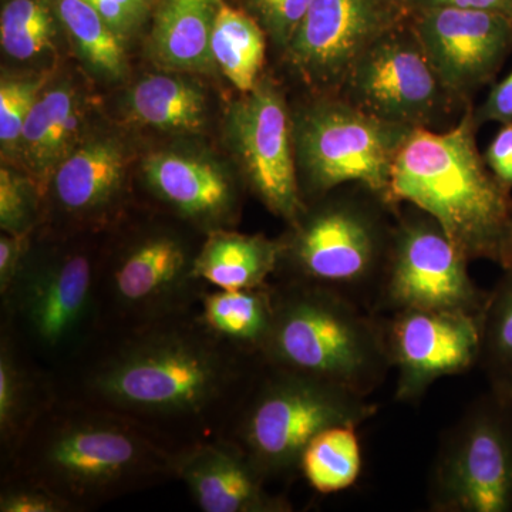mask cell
I'll return each instance as SVG.
<instances>
[{
  "mask_svg": "<svg viewBox=\"0 0 512 512\" xmlns=\"http://www.w3.org/2000/svg\"><path fill=\"white\" fill-rule=\"evenodd\" d=\"M202 239L194 242L173 225L148 224L128 231L110 251H103L104 333L141 328L195 311L210 288L195 272Z\"/></svg>",
  "mask_w": 512,
  "mask_h": 512,
  "instance_id": "ba28073f",
  "label": "cell"
},
{
  "mask_svg": "<svg viewBox=\"0 0 512 512\" xmlns=\"http://www.w3.org/2000/svg\"><path fill=\"white\" fill-rule=\"evenodd\" d=\"M512 266V222L510 229V237H508L507 251H505V261L503 268H511Z\"/></svg>",
  "mask_w": 512,
  "mask_h": 512,
  "instance_id": "ab89813d",
  "label": "cell"
},
{
  "mask_svg": "<svg viewBox=\"0 0 512 512\" xmlns=\"http://www.w3.org/2000/svg\"><path fill=\"white\" fill-rule=\"evenodd\" d=\"M407 18L389 0H312L284 49L286 63L315 92L339 93L363 53Z\"/></svg>",
  "mask_w": 512,
  "mask_h": 512,
  "instance_id": "5bb4252c",
  "label": "cell"
},
{
  "mask_svg": "<svg viewBox=\"0 0 512 512\" xmlns=\"http://www.w3.org/2000/svg\"><path fill=\"white\" fill-rule=\"evenodd\" d=\"M121 40L127 42L143 25L151 0H84Z\"/></svg>",
  "mask_w": 512,
  "mask_h": 512,
  "instance_id": "e575fe53",
  "label": "cell"
},
{
  "mask_svg": "<svg viewBox=\"0 0 512 512\" xmlns=\"http://www.w3.org/2000/svg\"><path fill=\"white\" fill-rule=\"evenodd\" d=\"M477 126L484 123L507 124L512 121V73L491 90L483 106L474 113Z\"/></svg>",
  "mask_w": 512,
  "mask_h": 512,
  "instance_id": "74e56055",
  "label": "cell"
},
{
  "mask_svg": "<svg viewBox=\"0 0 512 512\" xmlns=\"http://www.w3.org/2000/svg\"><path fill=\"white\" fill-rule=\"evenodd\" d=\"M266 36L282 50L301 25L312 0H244Z\"/></svg>",
  "mask_w": 512,
  "mask_h": 512,
  "instance_id": "d6a6232c",
  "label": "cell"
},
{
  "mask_svg": "<svg viewBox=\"0 0 512 512\" xmlns=\"http://www.w3.org/2000/svg\"><path fill=\"white\" fill-rule=\"evenodd\" d=\"M397 215L373 313L421 309L480 315L488 292L468 274V259L426 212Z\"/></svg>",
  "mask_w": 512,
  "mask_h": 512,
  "instance_id": "8fae6325",
  "label": "cell"
},
{
  "mask_svg": "<svg viewBox=\"0 0 512 512\" xmlns=\"http://www.w3.org/2000/svg\"><path fill=\"white\" fill-rule=\"evenodd\" d=\"M180 450L123 414L59 394L2 461L0 476L86 512L175 480Z\"/></svg>",
  "mask_w": 512,
  "mask_h": 512,
  "instance_id": "7a4b0ae2",
  "label": "cell"
},
{
  "mask_svg": "<svg viewBox=\"0 0 512 512\" xmlns=\"http://www.w3.org/2000/svg\"><path fill=\"white\" fill-rule=\"evenodd\" d=\"M80 235L37 232L25 265L0 295V330L60 376L103 336L101 259Z\"/></svg>",
  "mask_w": 512,
  "mask_h": 512,
  "instance_id": "277c9868",
  "label": "cell"
},
{
  "mask_svg": "<svg viewBox=\"0 0 512 512\" xmlns=\"http://www.w3.org/2000/svg\"><path fill=\"white\" fill-rule=\"evenodd\" d=\"M175 480L204 512H291L284 495L269 491V480L251 458L224 437L198 441L178 451Z\"/></svg>",
  "mask_w": 512,
  "mask_h": 512,
  "instance_id": "d6986e66",
  "label": "cell"
},
{
  "mask_svg": "<svg viewBox=\"0 0 512 512\" xmlns=\"http://www.w3.org/2000/svg\"><path fill=\"white\" fill-rule=\"evenodd\" d=\"M60 25L94 73L119 80L127 72L126 42L84 0H55Z\"/></svg>",
  "mask_w": 512,
  "mask_h": 512,
  "instance_id": "4316f807",
  "label": "cell"
},
{
  "mask_svg": "<svg viewBox=\"0 0 512 512\" xmlns=\"http://www.w3.org/2000/svg\"><path fill=\"white\" fill-rule=\"evenodd\" d=\"M259 362L212 336L195 309L104 333L56 383L60 396L123 414L183 448L221 436Z\"/></svg>",
  "mask_w": 512,
  "mask_h": 512,
  "instance_id": "6da1fadb",
  "label": "cell"
},
{
  "mask_svg": "<svg viewBox=\"0 0 512 512\" xmlns=\"http://www.w3.org/2000/svg\"><path fill=\"white\" fill-rule=\"evenodd\" d=\"M144 187L175 220L202 234L234 228L241 195L234 175L214 158L194 151L161 150L141 165Z\"/></svg>",
  "mask_w": 512,
  "mask_h": 512,
  "instance_id": "ac0fdd59",
  "label": "cell"
},
{
  "mask_svg": "<svg viewBox=\"0 0 512 512\" xmlns=\"http://www.w3.org/2000/svg\"><path fill=\"white\" fill-rule=\"evenodd\" d=\"M367 399L261 360L220 437L237 444L269 483L292 480L318 434L375 416L376 404Z\"/></svg>",
  "mask_w": 512,
  "mask_h": 512,
  "instance_id": "8992f818",
  "label": "cell"
},
{
  "mask_svg": "<svg viewBox=\"0 0 512 512\" xmlns=\"http://www.w3.org/2000/svg\"><path fill=\"white\" fill-rule=\"evenodd\" d=\"M127 107L138 123L165 133H201L207 124L204 92L173 74H150L138 80L128 93Z\"/></svg>",
  "mask_w": 512,
  "mask_h": 512,
  "instance_id": "d4e9b609",
  "label": "cell"
},
{
  "mask_svg": "<svg viewBox=\"0 0 512 512\" xmlns=\"http://www.w3.org/2000/svg\"><path fill=\"white\" fill-rule=\"evenodd\" d=\"M410 25L454 99L487 83L512 40V19L491 10L434 8L413 12Z\"/></svg>",
  "mask_w": 512,
  "mask_h": 512,
  "instance_id": "2e32d148",
  "label": "cell"
},
{
  "mask_svg": "<svg viewBox=\"0 0 512 512\" xmlns=\"http://www.w3.org/2000/svg\"><path fill=\"white\" fill-rule=\"evenodd\" d=\"M59 397L56 376L0 330V457L6 460Z\"/></svg>",
  "mask_w": 512,
  "mask_h": 512,
  "instance_id": "44dd1931",
  "label": "cell"
},
{
  "mask_svg": "<svg viewBox=\"0 0 512 512\" xmlns=\"http://www.w3.org/2000/svg\"><path fill=\"white\" fill-rule=\"evenodd\" d=\"M292 123L306 202L357 184L394 207V161L414 128L376 119L338 94H320L292 117Z\"/></svg>",
  "mask_w": 512,
  "mask_h": 512,
  "instance_id": "9c48e42d",
  "label": "cell"
},
{
  "mask_svg": "<svg viewBox=\"0 0 512 512\" xmlns=\"http://www.w3.org/2000/svg\"><path fill=\"white\" fill-rule=\"evenodd\" d=\"M382 198L335 191L306 202L305 211L279 238L274 281L319 286L373 311L386 268L394 225Z\"/></svg>",
  "mask_w": 512,
  "mask_h": 512,
  "instance_id": "52a82bcc",
  "label": "cell"
},
{
  "mask_svg": "<svg viewBox=\"0 0 512 512\" xmlns=\"http://www.w3.org/2000/svg\"><path fill=\"white\" fill-rule=\"evenodd\" d=\"M0 484V512H73L69 504L39 485L10 477H2Z\"/></svg>",
  "mask_w": 512,
  "mask_h": 512,
  "instance_id": "836d02e7",
  "label": "cell"
},
{
  "mask_svg": "<svg viewBox=\"0 0 512 512\" xmlns=\"http://www.w3.org/2000/svg\"><path fill=\"white\" fill-rule=\"evenodd\" d=\"M60 19L55 0H5L0 43L6 55L30 60L53 49Z\"/></svg>",
  "mask_w": 512,
  "mask_h": 512,
  "instance_id": "f546056e",
  "label": "cell"
},
{
  "mask_svg": "<svg viewBox=\"0 0 512 512\" xmlns=\"http://www.w3.org/2000/svg\"><path fill=\"white\" fill-rule=\"evenodd\" d=\"M271 286L274 322L262 362L363 397L382 386L392 363L379 315L319 286Z\"/></svg>",
  "mask_w": 512,
  "mask_h": 512,
  "instance_id": "5b68a950",
  "label": "cell"
},
{
  "mask_svg": "<svg viewBox=\"0 0 512 512\" xmlns=\"http://www.w3.org/2000/svg\"><path fill=\"white\" fill-rule=\"evenodd\" d=\"M37 232L39 231L23 232V234L2 232L0 235V295L8 291L20 269L25 265Z\"/></svg>",
  "mask_w": 512,
  "mask_h": 512,
  "instance_id": "d590c367",
  "label": "cell"
},
{
  "mask_svg": "<svg viewBox=\"0 0 512 512\" xmlns=\"http://www.w3.org/2000/svg\"><path fill=\"white\" fill-rule=\"evenodd\" d=\"M397 402H419L443 377L464 375L478 366L480 315L407 309L380 316Z\"/></svg>",
  "mask_w": 512,
  "mask_h": 512,
  "instance_id": "9a60e30c",
  "label": "cell"
},
{
  "mask_svg": "<svg viewBox=\"0 0 512 512\" xmlns=\"http://www.w3.org/2000/svg\"><path fill=\"white\" fill-rule=\"evenodd\" d=\"M467 110L447 131L414 128L393 165L390 200L407 202L439 222L468 261L503 266L512 222L511 188L485 164Z\"/></svg>",
  "mask_w": 512,
  "mask_h": 512,
  "instance_id": "3957f363",
  "label": "cell"
},
{
  "mask_svg": "<svg viewBox=\"0 0 512 512\" xmlns=\"http://www.w3.org/2000/svg\"><path fill=\"white\" fill-rule=\"evenodd\" d=\"M434 8L491 10L512 19L510 0H410L409 15L417 10Z\"/></svg>",
  "mask_w": 512,
  "mask_h": 512,
  "instance_id": "f35d334b",
  "label": "cell"
},
{
  "mask_svg": "<svg viewBox=\"0 0 512 512\" xmlns=\"http://www.w3.org/2000/svg\"><path fill=\"white\" fill-rule=\"evenodd\" d=\"M128 151L113 136L83 138L57 167L46 197V218L57 217V234H90L123 220Z\"/></svg>",
  "mask_w": 512,
  "mask_h": 512,
  "instance_id": "e0dca14e",
  "label": "cell"
},
{
  "mask_svg": "<svg viewBox=\"0 0 512 512\" xmlns=\"http://www.w3.org/2000/svg\"><path fill=\"white\" fill-rule=\"evenodd\" d=\"M86 117L87 101L69 82L47 84L30 111L16 154L45 200L57 167L83 140Z\"/></svg>",
  "mask_w": 512,
  "mask_h": 512,
  "instance_id": "ffe728a7",
  "label": "cell"
},
{
  "mask_svg": "<svg viewBox=\"0 0 512 512\" xmlns=\"http://www.w3.org/2000/svg\"><path fill=\"white\" fill-rule=\"evenodd\" d=\"M389 2L392 3V5L397 6V8L402 9L403 12H406L407 15H409L410 0H389Z\"/></svg>",
  "mask_w": 512,
  "mask_h": 512,
  "instance_id": "60d3db41",
  "label": "cell"
},
{
  "mask_svg": "<svg viewBox=\"0 0 512 512\" xmlns=\"http://www.w3.org/2000/svg\"><path fill=\"white\" fill-rule=\"evenodd\" d=\"M47 74L6 76L0 83V143L3 154L18 153L20 134L30 111L46 89Z\"/></svg>",
  "mask_w": 512,
  "mask_h": 512,
  "instance_id": "1f68e13d",
  "label": "cell"
},
{
  "mask_svg": "<svg viewBox=\"0 0 512 512\" xmlns=\"http://www.w3.org/2000/svg\"><path fill=\"white\" fill-rule=\"evenodd\" d=\"M215 0H157L150 43L165 69L207 72L214 67L211 33Z\"/></svg>",
  "mask_w": 512,
  "mask_h": 512,
  "instance_id": "603a6c76",
  "label": "cell"
},
{
  "mask_svg": "<svg viewBox=\"0 0 512 512\" xmlns=\"http://www.w3.org/2000/svg\"><path fill=\"white\" fill-rule=\"evenodd\" d=\"M510 2H511V5H512V0H510Z\"/></svg>",
  "mask_w": 512,
  "mask_h": 512,
  "instance_id": "b9f144b4",
  "label": "cell"
},
{
  "mask_svg": "<svg viewBox=\"0 0 512 512\" xmlns=\"http://www.w3.org/2000/svg\"><path fill=\"white\" fill-rule=\"evenodd\" d=\"M339 93L376 119L412 128H429L454 100L409 18L363 53Z\"/></svg>",
  "mask_w": 512,
  "mask_h": 512,
  "instance_id": "4fadbf2b",
  "label": "cell"
},
{
  "mask_svg": "<svg viewBox=\"0 0 512 512\" xmlns=\"http://www.w3.org/2000/svg\"><path fill=\"white\" fill-rule=\"evenodd\" d=\"M227 140L245 187L256 200L286 224L306 208L293 123L284 94L272 80H259L229 106L225 121Z\"/></svg>",
  "mask_w": 512,
  "mask_h": 512,
  "instance_id": "7c38bea8",
  "label": "cell"
},
{
  "mask_svg": "<svg viewBox=\"0 0 512 512\" xmlns=\"http://www.w3.org/2000/svg\"><path fill=\"white\" fill-rule=\"evenodd\" d=\"M362 473V447L356 427L322 431L309 443L301 461V476L319 494H333L356 483Z\"/></svg>",
  "mask_w": 512,
  "mask_h": 512,
  "instance_id": "f1b7e54d",
  "label": "cell"
},
{
  "mask_svg": "<svg viewBox=\"0 0 512 512\" xmlns=\"http://www.w3.org/2000/svg\"><path fill=\"white\" fill-rule=\"evenodd\" d=\"M484 160L491 173L505 187L512 188V121L503 124L485 151Z\"/></svg>",
  "mask_w": 512,
  "mask_h": 512,
  "instance_id": "8d00e7d4",
  "label": "cell"
},
{
  "mask_svg": "<svg viewBox=\"0 0 512 512\" xmlns=\"http://www.w3.org/2000/svg\"><path fill=\"white\" fill-rule=\"evenodd\" d=\"M265 50L266 33L258 20L225 0H215L212 60L239 92H251L261 80Z\"/></svg>",
  "mask_w": 512,
  "mask_h": 512,
  "instance_id": "484cf974",
  "label": "cell"
},
{
  "mask_svg": "<svg viewBox=\"0 0 512 512\" xmlns=\"http://www.w3.org/2000/svg\"><path fill=\"white\" fill-rule=\"evenodd\" d=\"M197 315L205 329L229 348L261 359L274 322L271 282L241 291L210 286L198 303Z\"/></svg>",
  "mask_w": 512,
  "mask_h": 512,
  "instance_id": "cb8c5ba5",
  "label": "cell"
},
{
  "mask_svg": "<svg viewBox=\"0 0 512 512\" xmlns=\"http://www.w3.org/2000/svg\"><path fill=\"white\" fill-rule=\"evenodd\" d=\"M46 200L25 171L0 168V229L10 234L36 232L45 224Z\"/></svg>",
  "mask_w": 512,
  "mask_h": 512,
  "instance_id": "4dcf8cb0",
  "label": "cell"
},
{
  "mask_svg": "<svg viewBox=\"0 0 512 512\" xmlns=\"http://www.w3.org/2000/svg\"><path fill=\"white\" fill-rule=\"evenodd\" d=\"M481 350L478 366L490 390L512 399V266L488 292L480 313Z\"/></svg>",
  "mask_w": 512,
  "mask_h": 512,
  "instance_id": "83f0119b",
  "label": "cell"
},
{
  "mask_svg": "<svg viewBox=\"0 0 512 512\" xmlns=\"http://www.w3.org/2000/svg\"><path fill=\"white\" fill-rule=\"evenodd\" d=\"M279 256V239L242 234L234 228L214 229L202 239L195 272L202 282L215 289L261 288L274 278Z\"/></svg>",
  "mask_w": 512,
  "mask_h": 512,
  "instance_id": "7402d4cb",
  "label": "cell"
},
{
  "mask_svg": "<svg viewBox=\"0 0 512 512\" xmlns=\"http://www.w3.org/2000/svg\"><path fill=\"white\" fill-rule=\"evenodd\" d=\"M427 498L436 512L512 511V399L490 390L446 431Z\"/></svg>",
  "mask_w": 512,
  "mask_h": 512,
  "instance_id": "30bf717a",
  "label": "cell"
}]
</instances>
